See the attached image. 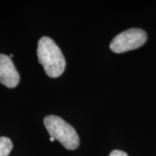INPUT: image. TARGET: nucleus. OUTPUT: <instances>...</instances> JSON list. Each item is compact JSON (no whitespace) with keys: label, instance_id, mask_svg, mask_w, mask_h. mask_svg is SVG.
<instances>
[{"label":"nucleus","instance_id":"obj_3","mask_svg":"<svg viewBox=\"0 0 156 156\" xmlns=\"http://www.w3.org/2000/svg\"><path fill=\"white\" fill-rule=\"evenodd\" d=\"M147 41V34L141 29H129L117 35L110 43V50L115 53H123L141 47Z\"/></svg>","mask_w":156,"mask_h":156},{"label":"nucleus","instance_id":"obj_4","mask_svg":"<svg viewBox=\"0 0 156 156\" xmlns=\"http://www.w3.org/2000/svg\"><path fill=\"white\" fill-rule=\"evenodd\" d=\"M19 74L11 57L0 54V83L7 88H15L19 83Z\"/></svg>","mask_w":156,"mask_h":156},{"label":"nucleus","instance_id":"obj_7","mask_svg":"<svg viewBox=\"0 0 156 156\" xmlns=\"http://www.w3.org/2000/svg\"><path fill=\"white\" fill-rule=\"evenodd\" d=\"M50 141H54V140H55V139H54L53 137H50Z\"/></svg>","mask_w":156,"mask_h":156},{"label":"nucleus","instance_id":"obj_5","mask_svg":"<svg viewBox=\"0 0 156 156\" xmlns=\"http://www.w3.org/2000/svg\"><path fill=\"white\" fill-rule=\"evenodd\" d=\"M13 144L10 138L5 136L0 137V156H8L12 150Z\"/></svg>","mask_w":156,"mask_h":156},{"label":"nucleus","instance_id":"obj_2","mask_svg":"<svg viewBox=\"0 0 156 156\" xmlns=\"http://www.w3.org/2000/svg\"><path fill=\"white\" fill-rule=\"evenodd\" d=\"M44 126L50 137L57 140L66 149L75 150L79 146L80 140L77 133L71 125L56 115L46 116L44 120Z\"/></svg>","mask_w":156,"mask_h":156},{"label":"nucleus","instance_id":"obj_6","mask_svg":"<svg viewBox=\"0 0 156 156\" xmlns=\"http://www.w3.org/2000/svg\"><path fill=\"white\" fill-rule=\"evenodd\" d=\"M109 156H128L127 153L121 150H114L110 153Z\"/></svg>","mask_w":156,"mask_h":156},{"label":"nucleus","instance_id":"obj_1","mask_svg":"<svg viewBox=\"0 0 156 156\" xmlns=\"http://www.w3.org/2000/svg\"><path fill=\"white\" fill-rule=\"evenodd\" d=\"M37 57L48 76L58 77L64 71L65 58L60 48L50 37H44L38 41Z\"/></svg>","mask_w":156,"mask_h":156}]
</instances>
